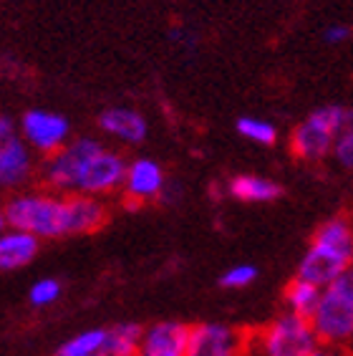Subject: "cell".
<instances>
[{"label": "cell", "mask_w": 353, "mask_h": 356, "mask_svg": "<svg viewBox=\"0 0 353 356\" xmlns=\"http://www.w3.org/2000/svg\"><path fill=\"white\" fill-rule=\"evenodd\" d=\"M313 243L320 248H328L353 266V225L346 218H333L323 222L313 235Z\"/></svg>", "instance_id": "5bb4252c"}, {"label": "cell", "mask_w": 353, "mask_h": 356, "mask_svg": "<svg viewBox=\"0 0 353 356\" xmlns=\"http://www.w3.org/2000/svg\"><path fill=\"white\" fill-rule=\"evenodd\" d=\"M238 131L245 139H250V142H255V144H265V147H270V144L278 142V129H275L270 122H265V119L240 117Z\"/></svg>", "instance_id": "ffe728a7"}, {"label": "cell", "mask_w": 353, "mask_h": 356, "mask_svg": "<svg viewBox=\"0 0 353 356\" xmlns=\"http://www.w3.org/2000/svg\"><path fill=\"white\" fill-rule=\"evenodd\" d=\"M101 147L104 144H99L96 139H88V137L68 142L63 149L54 152L48 157L46 165H43V182L56 192H74L76 177H79L83 162L94 152L101 149Z\"/></svg>", "instance_id": "52a82bcc"}, {"label": "cell", "mask_w": 353, "mask_h": 356, "mask_svg": "<svg viewBox=\"0 0 353 356\" xmlns=\"http://www.w3.org/2000/svg\"><path fill=\"white\" fill-rule=\"evenodd\" d=\"M346 109L343 106H318L290 137V152L298 159H323L333 152L336 137L343 131Z\"/></svg>", "instance_id": "277c9868"}, {"label": "cell", "mask_w": 353, "mask_h": 356, "mask_svg": "<svg viewBox=\"0 0 353 356\" xmlns=\"http://www.w3.org/2000/svg\"><path fill=\"white\" fill-rule=\"evenodd\" d=\"M333 157L340 167L353 170V129H343L333 144Z\"/></svg>", "instance_id": "603a6c76"}, {"label": "cell", "mask_w": 353, "mask_h": 356, "mask_svg": "<svg viewBox=\"0 0 353 356\" xmlns=\"http://www.w3.org/2000/svg\"><path fill=\"white\" fill-rule=\"evenodd\" d=\"M348 35H351V28H346V26H331L326 31V41L328 43H340V41H346Z\"/></svg>", "instance_id": "d4e9b609"}, {"label": "cell", "mask_w": 353, "mask_h": 356, "mask_svg": "<svg viewBox=\"0 0 353 356\" xmlns=\"http://www.w3.org/2000/svg\"><path fill=\"white\" fill-rule=\"evenodd\" d=\"M0 154H3V144H0Z\"/></svg>", "instance_id": "f1b7e54d"}, {"label": "cell", "mask_w": 353, "mask_h": 356, "mask_svg": "<svg viewBox=\"0 0 353 356\" xmlns=\"http://www.w3.org/2000/svg\"><path fill=\"white\" fill-rule=\"evenodd\" d=\"M311 356H331V354H326V351H320V349H315V351H313V354Z\"/></svg>", "instance_id": "83f0119b"}, {"label": "cell", "mask_w": 353, "mask_h": 356, "mask_svg": "<svg viewBox=\"0 0 353 356\" xmlns=\"http://www.w3.org/2000/svg\"><path fill=\"white\" fill-rule=\"evenodd\" d=\"M41 248V238L10 227L8 233H0V270H15L33 261Z\"/></svg>", "instance_id": "4fadbf2b"}, {"label": "cell", "mask_w": 353, "mask_h": 356, "mask_svg": "<svg viewBox=\"0 0 353 356\" xmlns=\"http://www.w3.org/2000/svg\"><path fill=\"white\" fill-rule=\"evenodd\" d=\"M320 341L351 343L353 336V268L323 288L320 303L311 318Z\"/></svg>", "instance_id": "7a4b0ae2"}, {"label": "cell", "mask_w": 353, "mask_h": 356, "mask_svg": "<svg viewBox=\"0 0 353 356\" xmlns=\"http://www.w3.org/2000/svg\"><path fill=\"white\" fill-rule=\"evenodd\" d=\"M258 278V268L247 266V263H240V266H232L230 270H224L222 278H220V286L224 288H247L252 281Z\"/></svg>", "instance_id": "44dd1931"}, {"label": "cell", "mask_w": 353, "mask_h": 356, "mask_svg": "<svg viewBox=\"0 0 353 356\" xmlns=\"http://www.w3.org/2000/svg\"><path fill=\"white\" fill-rule=\"evenodd\" d=\"M167 179H164V170L156 165L154 159H134L126 167V177H124V195L131 202H149L154 197H162Z\"/></svg>", "instance_id": "9c48e42d"}, {"label": "cell", "mask_w": 353, "mask_h": 356, "mask_svg": "<svg viewBox=\"0 0 353 356\" xmlns=\"http://www.w3.org/2000/svg\"><path fill=\"white\" fill-rule=\"evenodd\" d=\"M21 129L31 147H35L38 152H46V154H54V152L66 147L71 127H68V119L56 114V111L33 109L23 117Z\"/></svg>", "instance_id": "ba28073f"}, {"label": "cell", "mask_w": 353, "mask_h": 356, "mask_svg": "<svg viewBox=\"0 0 353 356\" xmlns=\"http://www.w3.org/2000/svg\"><path fill=\"white\" fill-rule=\"evenodd\" d=\"M142 339L144 329L139 323H116L114 329L106 331L101 356H139Z\"/></svg>", "instance_id": "e0dca14e"}, {"label": "cell", "mask_w": 353, "mask_h": 356, "mask_svg": "<svg viewBox=\"0 0 353 356\" xmlns=\"http://www.w3.org/2000/svg\"><path fill=\"white\" fill-rule=\"evenodd\" d=\"M31 303L33 306H51V303L58 301V296H61V283L56 281V278H43V281L33 283L31 288Z\"/></svg>", "instance_id": "7402d4cb"}, {"label": "cell", "mask_w": 353, "mask_h": 356, "mask_svg": "<svg viewBox=\"0 0 353 356\" xmlns=\"http://www.w3.org/2000/svg\"><path fill=\"white\" fill-rule=\"evenodd\" d=\"M3 225H8V220H6V210H0V230H3Z\"/></svg>", "instance_id": "4316f807"}, {"label": "cell", "mask_w": 353, "mask_h": 356, "mask_svg": "<svg viewBox=\"0 0 353 356\" xmlns=\"http://www.w3.org/2000/svg\"><path fill=\"white\" fill-rule=\"evenodd\" d=\"M348 268H353V266L346 258L336 255L333 250H328V248H320V245H315V243H311L308 253L303 255V261H300V266H298V278H303V281L313 283V286H318V288H326V286H331L338 275L346 273Z\"/></svg>", "instance_id": "30bf717a"}, {"label": "cell", "mask_w": 353, "mask_h": 356, "mask_svg": "<svg viewBox=\"0 0 353 356\" xmlns=\"http://www.w3.org/2000/svg\"><path fill=\"white\" fill-rule=\"evenodd\" d=\"M230 195L240 202H272L283 195V187L260 175H238L230 182Z\"/></svg>", "instance_id": "2e32d148"}, {"label": "cell", "mask_w": 353, "mask_h": 356, "mask_svg": "<svg viewBox=\"0 0 353 356\" xmlns=\"http://www.w3.org/2000/svg\"><path fill=\"white\" fill-rule=\"evenodd\" d=\"M250 336L224 323H195L190 326L184 356H247Z\"/></svg>", "instance_id": "8992f818"}, {"label": "cell", "mask_w": 353, "mask_h": 356, "mask_svg": "<svg viewBox=\"0 0 353 356\" xmlns=\"http://www.w3.org/2000/svg\"><path fill=\"white\" fill-rule=\"evenodd\" d=\"M106 331L109 329H88L79 336L68 339L56 356H101L104 343H106Z\"/></svg>", "instance_id": "d6986e66"}, {"label": "cell", "mask_w": 353, "mask_h": 356, "mask_svg": "<svg viewBox=\"0 0 353 356\" xmlns=\"http://www.w3.org/2000/svg\"><path fill=\"white\" fill-rule=\"evenodd\" d=\"M351 346H353V336H351Z\"/></svg>", "instance_id": "f546056e"}, {"label": "cell", "mask_w": 353, "mask_h": 356, "mask_svg": "<svg viewBox=\"0 0 353 356\" xmlns=\"http://www.w3.org/2000/svg\"><path fill=\"white\" fill-rule=\"evenodd\" d=\"M99 127H101L109 137L122 139L126 144H139L147 139V119L139 111L129 109V106H111V109L101 111L99 117Z\"/></svg>", "instance_id": "7c38bea8"}, {"label": "cell", "mask_w": 353, "mask_h": 356, "mask_svg": "<svg viewBox=\"0 0 353 356\" xmlns=\"http://www.w3.org/2000/svg\"><path fill=\"white\" fill-rule=\"evenodd\" d=\"M190 326L179 321H159L144 331L139 356H184Z\"/></svg>", "instance_id": "8fae6325"}, {"label": "cell", "mask_w": 353, "mask_h": 356, "mask_svg": "<svg viewBox=\"0 0 353 356\" xmlns=\"http://www.w3.org/2000/svg\"><path fill=\"white\" fill-rule=\"evenodd\" d=\"M10 139H15V124L10 117L0 114V144H8Z\"/></svg>", "instance_id": "cb8c5ba5"}, {"label": "cell", "mask_w": 353, "mask_h": 356, "mask_svg": "<svg viewBox=\"0 0 353 356\" xmlns=\"http://www.w3.org/2000/svg\"><path fill=\"white\" fill-rule=\"evenodd\" d=\"M320 296H323V288L313 286V283L303 281L295 275V281H290L286 286V303L290 314L306 316V318H313L315 309L320 303Z\"/></svg>", "instance_id": "ac0fdd59"}, {"label": "cell", "mask_w": 353, "mask_h": 356, "mask_svg": "<svg viewBox=\"0 0 353 356\" xmlns=\"http://www.w3.org/2000/svg\"><path fill=\"white\" fill-rule=\"evenodd\" d=\"M343 129H353V109H346V122H343Z\"/></svg>", "instance_id": "484cf974"}, {"label": "cell", "mask_w": 353, "mask_h": 356, "mask_svg": "<svg viewBox=\"0 0 353 356\" xmlns=\"http://www.w3.org/2000/svg\"><path fill=\"white\" fill-rule=\"evenodd\" d=\"M126 162L119 152H111L106 147H101L99 152H94L91 157L83 162L79 177H76L74 192L81 195H109V192L124 187V177H126Z\"/></svg>", "instance_id": "5b68a950"}, {"label": "cell", "mask_w": 353, "mask_h": 356, "mask_svg": "<svg viewBox=\"0 0 353 356\" xmlns=\"http://www.w3.org/2000/svg\"><path fill=\"white\" fill-rule=\"evenodd\" d=\"M318 341L311 318L290 311L268 323L255 339L263 356H311L318 349Z\"/></svg>", "instance_id": "3957f363"}, {"label": "cell", "mask_w": 353, "mask_h": 356, "mask_svg": "<svg viewBox=\"0 0 353 356\" xmlns=\"http://www.w3.org/2000/svg\"><path fill=\"white\" fill-rule=\"evenodd\" d=\"M31 175V154L21 139H10L3 144L0 154V185H21Z\"/></svg>", "instance_id": "9a60e30c"}, {"label": "cell", "mask_w": 353, "mask_h": 356, "mask_svg": "<svg viewBox=\"0 0 353 356\" xmlns=\"http://www.w3.org/2000/svg\"><path fill=\"white\" fill-rule=\"evenodd\" d=\"M8 225L15 230H26L35 238H61L71 235V210H68V195H21L6 205Z\"/></svg>", "instance_id": "6da1fadb"}]
</instances>
